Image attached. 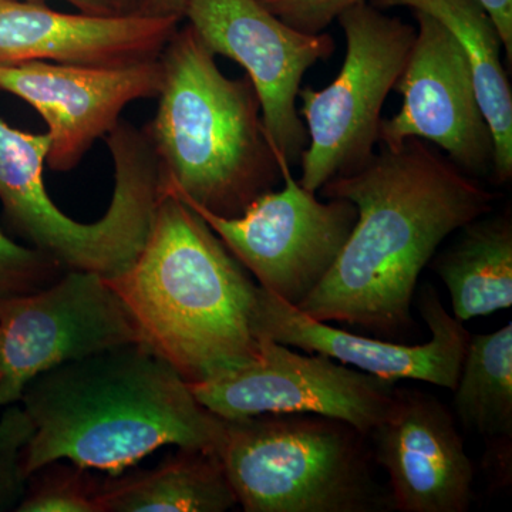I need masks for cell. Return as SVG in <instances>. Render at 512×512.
<instances>
[{
  "label": "cell",
  "instance_id": "1",
  "mask_svg": "<svg viewBox=\"0 0 512 512\" xmlns=\"http://www.w3.org/2000/svg\"><path fill=\"white\" fill-rule=\"evenodd\" d=\"M319 191L352 202L357 220L328 275L298 309L387 338L412 328L417 282L440 245L490 214L495 200L478 178L420 138L380 147Z\"/></svg>",
  "mask_w": 512,
  "mask_h": 512
},
{
  "label": "cell",
  "instance_id": "2",
  "mask_svg": "<svg viewBox=\"0 0 512 512\" xmlns=\"http://www.w3.org/2000/svg\"><path fill=\"white\" fill-rule=\"evenodd\" d=\"M20 404L35 426L22 456L28 478L55 461L119 476L164 446L217 453L224 431L177 369L140 342L52 367Z\"/></svg>",
  "mask_w": 512,
  "mask_h": 512
},
{
  "label": "cell",
  "instance_id": "3",
  "mask_svg": "<svg viewBox=\"0 0 512 512\" xmlns=\"http://www.w3.org/2000/svg\"><path fill=\"white\" fill-rule=\"evenodd\" d=\"M106 281L133 316L141 342L188 383L227 375L258 356L252 329L258 284L168 187L136 262Z\"/></svg>",
  "mask_w": 512,
  "mask_h": 512
},
{
  "label": "cell",
  "instance_id": "4",
  "mask_svg": "<svg viewBox=\"0 0 512 512\" xmlns=\"http://www.w3.org/2000/svg\"><path fill=\"white\" fill-rule=\"evenodd\" d=\"M160 62L158 109L144 133L167 187L218 217H241L282 181L254 84L222 74L190 25L178 28Z\"/></svg>",
  "mask_w": 512,
  "mask_h": 512
},
{
  "label": "cell",
  "instance_id": "5",
  "mask_svg": "<svg viewBox=\"0 0 512 512\" xmlns=\"http://www.w3.org/2000/svg\"><path fill=\"white\" fill-rule=\"evenodd\" d=\"M104 140L114 163L113 198L101 220L83 224L67 217L45 190L49 134L25 133L0 119V201L6 221L30 247L67 271L111 279L143 251L167 181L144 130L120 121Z\"/></svg>",
  "mask_w": 512,
  "mask_h": 512
},
{
  "label": "cell",
  "instance_id": "6",
  "mask_svg": "<svg viewBox=\"0 0 512 512\" xmlns=\"http://www.w3.org/2000/svg\"><path fill=\"white\" fill-rule=\"evenodd\" d=\"M369 437L319 414L224 420L217 454L247 512H380L390 507Z\"/></svg>",
  "mask_w": 512,
  "mask_h": 512
},
{
  "label": "cell",
  "instance_id": "7",
  "mask_svg": "<svg viewBox=\"0 0 512 512\" xmlns=\"http://www.w3.org/2000/svg\"><path fill=\"white\" fill-rule=\"evenodd\" d=\"M338 22L346 39L338 77L325 89L305 87L298 94L309 138L299 184L315 194L375 154L384 101L406 66L417 32L370 2L346 10Z\"/></svg>",
  "mask_w": 512,
  "mask_h": 512
},
{
  "label": "cell",
  "instance_id": "8",
  "mask_svg": "<svg viewBox=\"0 0 512 512\" xmlns=\"http://www.w3.org/2000/svg\"><path fill=\"white\" fill-rule=\"evenodd\" d=\"M279 167L284 188L265 192L241 217H218L185 202L259 286L298 308L335 264L355 227L357 210L342 198L319 201L293 178L288 163L279 161Z\"/></svg>",
  "mask_w": 512,
  "mask_h": 512
},
{
  "label": "cell",
  "instance_id": "9",
  "mask_svg": "<svg viewBox=\"0 0 512 512\" xmlns=\"http://www.w3.org/2000/svg\"><path fill=\"white\" fill-rule=\"evenodd\" d=\"M141 342L106 278L66 271L42 291L0 302V409L20 404L35 377L66 362Z\"/></svg>",
  "mask_w": 512,
  "mask_h": 512
},
{
  "label": "cell",
  "instance_id": "10",
  "mask_svg": "<svg viewBox=\"0 0 512 512\" xmlns=\"http://www.w3.org/2000/svg\"><path fill=\"white\" fill-rule=\"evenodd\" d=\"M184 19L212 55L244 67L278 163H301L309 138L298 94L305 73L335 52L332 36L289 28L259 0H190Z\"/></svg>",
  "mask_w": 512,
  "mask_h": 512
},
{
  "label": "cell",
  "instance_id": "11",
  "mask_svg": "<svg viewBox=\"0 0 512 512\" xmlns=\"http://www.w3.org/2000/svg\"><path fill=\"white\" fill-rule=\"evenodd\" d=\"M247 366L207 382L188 383L198 402L224 420L258 414L305 413L352 424L369 437L392 403L394 383L320 353L301 355L258 336Z\"/></svg>",
  "mask_w": 512,
  "mask_h": 512
},
{
  "label": "cell",
  "instance_id": "12",
  "mask_svg": "<svg viewBox=\"0 0 512 512\" xmlns=\"http://www.w3.org/2000/svg\"><path fill=\"white\" fill-rule=\"evenodd\" d=\"M416 39L394 90L402 109L382 119L379 146L396 148L420 138L446 151L471 177L493 173V134L474 87L466 52L450 30L429 13L412 10Z\"/></svg>",
  "mask_w": 512,
  "mask_h": 512
},
{
  "label": "cell",
  "instance_id": "13",
  "mask_svg": "<svg viewBox=\"0 0 512 512\" xmlns=\"http://www.w3.org/2000/svg\"><path fill=\"white\" fill-rule=\"evenodd\" d=\"M419 311L429 326L430 340L402 345L333 328L258 285L252 329L256 338L266 336L289 348L320 353L379 379L419 380L453 392L471 333L447 312L431 285L420 293Z\"/></svg>",
  "mask_w": 512,
  "mask_h": 512
},
{
  "label": "cell",
  "instance_id": "14",
  "mask_svg": "<svg viewBox=\"0 0 512 512\" xmlns=\"http://www.w3.org/2000/svg\"><path fill=\"white\" fill-rule=\"evenodd\" d=\"M161 82L160 59L124 67L0 63V90L25 100L46 121V163L53 171L73 170L120 123L121 111L133 101L157 97Z\"/></svg>",
  "mask_w": 512,
  "mask_h": 512
},
{
  "label": "cell",
  "instance_id": "15",
  "mask_svg": "<svg viewBox=\"0 0 512 512\" xmlns=\"http://www.w3.org/2000/svg\"><path fill=\"white\" fill-rule=\"evenodd\" d=\"M373 457L389 477L390 507L402 512H467L474 466L446 406L420 390L394 389L369 434Z\"/></svg>",
  "mask_w": 512,
  "mask_h": 512
},
{
  "label": "cell",
  "instance_id": "16",
  "mask_svg": "<svg viewBox=\"0 0 512 512\" xmlns=\"http://www.w3.org/2000/svg\"><path fill=\"white\" fill-rule=\"evenodd\" d=\"M180 23L140 13L69 15L43 3L0 0V63L124 67L153 62Z\"/></svg>",
  "mask_w": 512,
  "mask_h": 512
},
{
  "label": "cell",
  "instance_id": "17",
  "mask_svg": "<svg viewBox=\"0 0 512 512\" xmlns=\"http://www.w3.org/2000/svg\"><path fill=\"white\" fill-rule=\"evenodd\" d=\"M379 9L409 8L443 23L466 52L474 87L493 134V177L512 178V92L501 62L500 33L480 0H370Z\"/></svg>",
  "mask_w": 512,
  "mask_h": 512
},
{
  "label": "cell",
  "instance_id": "18",
  "mask_svg": "<svg viewBox=\"0 0 512 512\" xmlns=\"http://www.w3.org/2000/svg\"><path fill=\"white\" fill-rule=\"evenodd\" d=\"M177 448L150 470L99 484L100 512H225L238 505L215 451Z\"/></svg>",
  "mask_w": 512,
  "mask_h": 512
},
{
  "label": "cell",
  "instance_id": "19",
  "mask_svg": "<svg viewBox=\"0 0 512 512\" xmlns=\"http://www.w3.org/2000/svg\"><path fill=\"white\" fill-rule=\"evenodd\" d=\"M487 215L458 229L456 241L434 259L433 268L446 285L453 316L463 323L512 305L511 217Z\"/></svg>",
  "mask_w": 512,
  "mask_h": 512
},
{
  "label": "cell",
  "instance_id": "20",
  "mask_svg": "<svg viewBox=\"0 0 512 512\" xmlns=\"http://www.w3.org/2000/svg\"><path fill=\"white\" fill-rule=\"evenodd\" d=\"M454 393V412L485 440L512 437V323L470 335Z\"/></svg>",
  "mask_w": 512,
  "mask_h": 512
},
{
  "label": "cell",
  "instance_id": "21",
  "mask_svg": "<svg viewBox=\"0 0 512 512\" xmlns=\"http://www.w3.org/2000/svg\"><path fill=\"white\" fill-rule=\"evenodd\" d=\"M30 477L35 483L28 484L16 512H100L99 484L86 468L55 461Z\"/></svg>",
  "mask_w": 512,
  "mask_h": 512
},
{
  "label": "cell",
  "instance_id": "22",
  "mask_svg": "<svg viewBox=\"0 0 512 512\" xmlns=\"http://www.w3.org/2000/svg\"><path fill=\"white\" fill-rule=\"evenodd\" d=\"M66 271L52 256L22 247L0 231V302L42 291Z\"/></svg>",
  "mask_w": 512,
  "mask_h": 512
},
{
  "label": "cell",
  "instance_id": "23",
  "mask_svg": "<svg viewBox=\"0 0 512 512\" xmlns=\"http://www.w3.org/2000/svg\"><path fill=\"white\" fill-rule=\"evenodd\" d=\"M33 433L35 426L22 406L5 407L0 416V512L16 511L28 490L22 456Z\"/></svg>",
  "mask_w": 512,
  "mask_h": 512
},
{
  "label": "cell",
  "instance_id": "24",
  "mask_svg": "<svg viewBox=\"0 0 512 512\" xmlns=\"http://www.w3.org/2000/svg\"><path fill=\"white\" fill-rule=\"evenodd\" d=\"M289 28L320 35L346 10L370 0H259Z\"/></svg>",
  "mask_w": 512,
  "mask_h": 512
},
{
  "label": "cell",
  "instance_id": "25",
  "mask_svg": "<svg viewBox=\"0 0 512 512\" xmlns=\"http://www.w3.org/2000/svg\"><path fill=\"white\" fill-rule=\"evenodd\" d=\"M487 441V461L491 471V483L495 488L511 484L512 437H498Z\"/></svg>",
  "mask_w": 512,
  "mask_h": 512
},
{
  "label": "cell",
  "instance_id": "26",
  "mask_svg": "<svg viewBox=\"0 0 512 512\" xmlns=\"http://www.w3.org/2000/svg\"><path fill=\"white\" fill-rule=\"evenodd\" d=\"M495 23L501 42L507 55L508 64L512 63V0H480Z\"/></svg>",
  "mask_w": 512,
  "mask_h": 512
},
{
  "label": "cell",
  "instance_id": "27",
  "mask_svg": "<svg viewBox=\"0 0 512 512\" xmlns=\"http://www.w3.org/2000/svg\"><path fill=\"white\" fill-rule=\"evenodd\" d=\"M190 0H140L138 13L153 18H173L183 22Z\"/></svg>",
  "mask_w": 512,
  "mask_h": 512
},
{
  "label": "cell",
  "instance_id": "28",
  "mask_svg": "<svg viewBox=\"0 0 512 512\" xmlns=\"http://www.w3.org/2000/svg\"><path fill=\"white\" fill-rule=\"evenodd\" d=\"M20 2L43 3L45 0H20ZM80 10V13L94 16L119 15L116 0H66Z\"/></svg>",
  "mask_w": 512,
  "mask_h": 512
},
{
  "label": "cell",
  "instance_id": "29",
  "mask_svg": "<svg viewBox=\"0 0 512 512\" xmlns=\"http://www.w3.org/2000/svg\"><path fill=\"white\" fill-rule=\"evenodd\" d=\"M117 9L123 15L128 13H138V6H140V0H116Z\"/></svg>",
  "mask_w": 512,
  "mask_h": 512
}]
</instances>
